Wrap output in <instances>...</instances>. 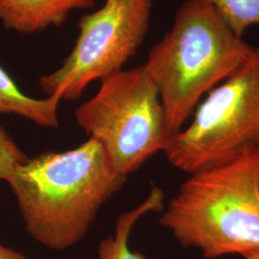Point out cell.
<instances>
[{"label": "cell", "mask_w": 259, "mask_h": 259, "mask_svg": "<svg viewBox=\"0 0 259 259\" xmlns=\"http://www.w3.org/2000/svg\"><path fill=\"white\" fill-rule=\"evenodd\" d=\"M127 181L102 144L90 138L65 152H47L16 167L7 182L28 233L51 250L68 249Z\"/></svg>", "instance_id": "6da1fadb"}, {"label": "cell", "mask_w": 259, "mask_h": 259, "mask_svg": "<svg viewBox=\"0 0 259 259\" xmlns=\"http://www.w3.org/2000/svg\"><path fill=\"white\" fill-rule=\"evenodd\" d=\"M253 47L238 37L206 0H185L171 30L143 65L156 84L170 138L215 87L232 76Z\"/></svg>", "instance_id": "7a4b0ae2"}, {"label": "cell", "mask_w": 259, "mask_h": 259, "mask_svg": "<svg viewBox=\"0 0 259 259\" xmlns=\"http://www.w3.org/2000/svg\"><path fill=\"white\" fill-rule=\"evenodd\" d=\"M189 175L168 202L161 226L205 259L259 251V151Z\"/></svg>", "instance_id": "3957f363"}, {"label": "cell", "mask_w": 259, "mask_h": 259, "mask_svg": "<svg viewBox=\"0 0 259 259\" xmlns=\"http://www.w3.org/2000/svg\"><path fill=\"white\" fill-rule=\"evenodd\" d=\"M193 119L163 150L173 166L192 174L259 151V47L197 106Z\"/></svg>", "instance_id": "277c9868"}, {"label": "cell", "mask_w": 259, "mask_h": 259, "mask_svg": "<svg viewBox=\"0 0 259 259\" xmlns=\"http://www.w3.org/2000/svg\"><path fill=\"white\" fill-rule=\"evenodd\" d=\"M100 81L98 93L77 108L75 118L102 144L114 169L127 177L165 148L170 136L163 106L143 65Z\"/></svg>", "instance_id": "5b68a950"}, {"label": "cell", "mask_w": 259, "mask_h": 259, "mask_svg": "<svg viewBox=\"0 0 259 259\" xmlns=\"http://www.w3.org/2000/svg\"><path fill=\"white\" fill-rule=\"evenodd\" d=\"M153 0H106L79 23L74 48L63 65L39 78L48 96L79 99L95 80L122 70L147 33Z\"/></svg>", "instance_id": "8992f818"}, {"label": "cell", "mask_w": 259, "mask_h": 259, "mask_svg": "<svg viewBox=\"0 0 259 259\" xmlns=\"http://www.w3.org/2000/svg\"><path fill=\"white\" fill-rule=\"evenodd\" d=\"M93 0H0V20L7 29L33 34L60 26L71 11L90 8Z\"/></svg>", "instance_id": "52a82bcc"}, {"label": "cell", "mask_w": 259, "mask_h": 259, "mask_svg": "<svg viewBox=\"0 0 259 259\" xmlns=\"http://www.w3.org/2000/svg\"><path fill=\"white\" fill-rule=\"evenodd\" d=\"M61 101L59 94L50 95L45 99L28 96L0 66V114L13 113L41 127L58 128Z\"/></svg>", "instance_id": "ba28073f"}, {"label": "cell", "mask_w": 259, "mask_h": 259, "mask_svg": "<svg viewBox=\"0 0 259 259\" xmlns=\"http://www.w3.org/2000/svg\"><path fill=\"white\" fill-rule=\"evenodd\" d=\"M162 201L156 193H149L148 197L137 207L121 214L117 218L113 235L101 241L98 248V259H147L139 252L130 249L131 232L136 223L150 212H158Z\"/></svg>", "instance_id": "9c48e42d"}, {"label": "cell", "mask_w": 259, "mask_h": 259, "mask_svg": "<svg viewBox=\"0 0 259 259\" xmlns=\"http://www.w3.org/2000/svg\"><path fill=\"white\" fill-rule=\"evenodd\" d=\"M220 14L227 24L243 37L251 25H259V0H206Z\"/></svg>", "instance_id": "30bf717a"}, {"label": "cell", "mask_w": 259, "mask_h": 259, "mask_svg": "<svg viewBox=\"0 0 259 259\" xmlns=\"http://www.w3.org/2000/svg\"><path fill=\"white\" fill-rule=\"evenodd\" d=\"M28 157L0 126V181L8 182L16 167Z\"/></svg>", "instance_id": "8fae6325"}, {"label": "cell", "mask_w": 259, "mask_h": 259, "mask_svg": "<svg viewBox=\"0 0 259 259\" xmlns=\"http://www.w3.org/2000/svg\"><path fill=\"white\" fill-rule=\"evenodd\" d=\"M0 259H27L19 251L5 247L0 242Z\"/></svg>", "instance_id": "7c38bea8"}, {"label": "cell", "mask_w": 259, "mask_h": 259, "mask_svg": "<svg viewBox=\"0 0 259 259\" xmlns=\"http://www.w3.org/2000/svg\"><path fill=\"white\" fill-rule=\"evenodd\" d=\"M245 259H259V251L257 252H255V253H252V254H250V255H248V256H246V257H244Z\"/></svg>", "instance_id": "4fadbf2b"}]
</instances>
